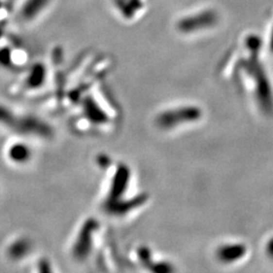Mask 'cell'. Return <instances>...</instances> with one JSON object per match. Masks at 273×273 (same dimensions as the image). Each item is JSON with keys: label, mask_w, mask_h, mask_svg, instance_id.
I'll use <instances>...</instances> for the list:
<instances>
[{"label": "cell", "mask_w": 273, "mask_h": 273, "mask_svg": "<svg viewBox=\"0 0 273 273\" xmlns=\"http://www.w3.org/2000/svg\"><path fill=\"white\" fill-rule=\"evenodd\" d=\"M167 114L176 117L175 118H159L158 122L161 127H166L164 129H172V127H175L180 123L189 122L191 120H196L201 117V109L192 106H185V107H177L172 108L166 111Z\"/></svg>", "instance_id": "6da1fadb"}, {"label": "cell", "mask_w": 273, "mask_h": 273, "mask_svg": "<svg viewBox=\"0 0 273 273\" xmlns=\"http://www.w3.org/2000/svg\"><path fill=\"white\" fill-rule=\"evenodd\" d=\"M96 227L97 225L94 221L87 222L83 227L78 238V241L75 245V249H74L75 256L77 258H84L90 251L91 236H92V232Z\"/></svg>", "instance_id": "7a4b0ae2"}, {"label": "cell", "mask_w": 273, "mask_h": 273, "mask_svg": "<svg viewBox=\"0 0 273 273\" xmlns=\"http://www.w3.org/2000/svg\"><path fill=\"white\" fill-rule=\"evenodd\" d=\"M246 253L247 249L243 244L234 243L220 246L217 252V256L222 262L232 263L235 261H238L240 258L245 256Z\"/></svg>", "instance_id": "3957f363"}, {"label": "cell", "mask_w": 273, "mask_h": 273, "mask_svg": "<svg viewBox=\"0 0 273 273\" xmlns=\"http://www.w3.org/2000/svg\"><path fill=\"white\" fill-rule=\"evenodd\" d=\"M130 178V172L126 166H120L116 173V176L110 189V202H115L117 198L122 195L123 191L127 188Z\"/></svg>", "instance_id": "277c9868"}, {"label": "cell", "mask_w": 273, "mask_h": 273, "mask_svg": "<svg viewBox=\"0 0 273 273\" xmlns=\"http://www.w3.org/2000/svg\"><path fill=\"white\" fill-rule=\"evenodd\" d=\"M9 157L16 162H24L30 158V150L24 145H16L10 148Z\"/></svg>", "instance_id": "5b68a950"}, {"label": "cell", "mask_w": 273, "mask_h": 273, "mask_svg": "<svg viewBox=\"0 0 273 273\" xmlns=\"http://www.w3.org/2000/svg\"><path fill=\"white\" fill-rule=\"evenodd\" d=\"M43 77H44V70L41 67H36L32 73L30 84L33 86H35V85L38 86L42 82Z\"/></svg>", "instance_id": "8992f818"}, {"label": "cell", "mask_w": 273, "mask_h": 273, "mask_svg": "<svg viewBox=\"0 0 273 273\" xmlns=\"http://www.w3.org/2000/svg\"><path fill=\"white\" fill-rule=\"evenodd\" d=\"M27 248H28V246H27L26 242H18L14 247H12V249H10V255L14 257L21 256L24 252L27 251Z\"/></svg>", "instance_id": "52a82bcc"}, {"label": "cell", "mask_w": 273, "mask_h": 273, "mask_svg": "<svg viewBox=\"0 0 273 273\" xmlns=\"http://www.w3.org/2000/svg\"><path fill=\"white\" fill-rule=\"evenodd\" d=\"M266 251L270 258H273V238L269 240V242L266 245Z\"/></svg>", "instance_id": "ba28073f"}]
</instances>
